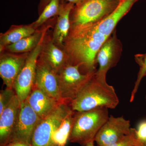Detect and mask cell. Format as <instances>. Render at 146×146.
<instances>
[{"mask_svg": "<svg viewBox=\"0 0 146 146\" xmlns=\"http://www.w3.org/2000/svg\"><path fill=\"white\" fill-rule=\"evenodd\" d=\"M39 56L56 74L68 63L65 50L55 44L52 39L47 41L45 39Z\"/></svg>", "mask_w": 146, "mask_h": 146, "instance_id": "obj_16", "label": "cell"}, {"mask_svg": "<svg viewBox=\"0 0 146 146\" xmlns=\"http://www.w3.org/2000/svg\"><path fill=\"white\" fill-rule=\"evenodd\" d=\"M122 51V44L117 38L115 29L98 51L96 62L99 67L96 73L106 76L108 70L117 65Z\"/></svg>", "mask_w": 146, "mask_h": 146, "instance_id": "obj_9", "label": "cell"}, {"mask_svg": "<svg viewBox=\"0 0 146 146\" xmlns=\"http://www.w3.org/2000/svg\"><path fill=\"white\" fill-rule=\"evenodd\" d=\"M108 108H97L83 111H76L69 141L82 145L95 141L99 131L109 118Z\"/></svg>", "mask_w": 146, "mask_h": 146, "instance_id": "obj_3", "label": "cell"}, {"mask_svg": "<svg viewBox=\"0 0 146 146\" xmlns=\"http://www.w3.org/2000/svg\"><path fill=\"white\" fill-rule=\"evenodd\" d=\"M138 1L120 0L117 6L108 17L100 23L94 25L97 31L104 36L109 37L116 29L119 21L128 13Z\"/></svg>", "mask_w": 146, "mask_h": 146, "instance_id": "obj_15", "label": "cell"}, {"mask_svg": "<svg viewBox=\"0 0 146 146\" xmlns=\"http://www.w3.org/2000/svg\"><path fill=\"white\" fill-rule=\"evenodd\" d=\"M75 111H72L62 120L53 136L55 146H65L69 141L74 120Z\"/></svg>", "mask_w": 146, "mask_h": 146, "instance_id": "obj_20", "label": "cell"}, {"mask_svg": "<svg viewBox=\"0 0 146 146\" xmlns=\"http://www.w3.org/2000/svg\"><path fill=\"white\" fill-rule=\"evenodd\" d=\"M108 37L99 32L94 25L70 28L63 45L68 63L80 65L86 72H96L97 53Z\"/></svg>", "mask_w": 146, "mask_h": 146, "instance_id": "obj_1", "label": "cell"}, {"mask_svg": "<svg viewBox=\"0 0 146 146\" xmlns=\"http://www.w3.org/2000/svg\"><path fill=\"white\" fill-rule=\"evenodd\" d=\"M86 146H95L94 145V142H91L86 144Z\"/></svg>", "mask_w": 146, "mask_h": 146, "instance_id": "obj_30", "label": "cell"}, {"mask_svg": "<svg viewBox=\"0 0 146 146\" xmlns=\"http://www.w3.org/2000/svg\"><path fill=\"white\" fill-rule=\"evenodd\" d=\"M29 54L4 53L0 58V76L6 87L13 88L16 78L24 66Z\"/></svg>", "mask_w": 146, "mask_h": 146, "instance_id": "obj_12", "label": "cell"}, {"mask_svg": "<svg viewBox=\"0 0 146 146\" xmlns=\"http://www.w3.org/2000/svg\"><path fill=\"white\" fill-rule=\"evenodd\" d=\"M51 0H40V4L39 5V11L41 12L46 6L50 3Z\"/></svg>", "mask_w": 146, "mask_h": 146, "instance_id": "obj_27", "label": "cell"}, {"mask_svg": "<svg viewBox=\"0 0 146 146\" xmlns=\"http://www.w3.org/2000/svg\"><path fill=\"white\" fill-rule=\"evenodd\" d=\"M131 128L129 120L123 116H110L96 136L98 146L107 145L116 143L130 133Z\"/></svg>", "mask_w": 146, "mask_h": 146, "instance_id": "obj_10", "label": "cell"}, {"mask_svg": "<svg viewBox=\"0 0 146 146\" xmlns=\"http://www.w3.org/2000/svg\"><path fill=\"white\" fill-rule=\"evenodd\" d=\"M61 0H51L40 13L32 25L35 29L42 25L50 18L57 16L60 10Z\"/></svg>", "mask_w": 146, "mask_h": 146, "instance_id": "obj_21", "label": "cell"}, {"mask_svg": "<svg viewBox=\"0 0 146 146\" xmlns=\"http://www.w3.org/2000/svg\"><path fill=\"white\" fill-rule=\"evenodd\" d=\"M136 130L131 128L130 133L121 140L114 143L102 146H133L139 142L136 138Z\"/></svg>", "mask_w": 146, "mask_h": 146, "instance_id": "obj_24", "label": "cell"}, {"mask_svg": "<svg viewBox=\"0 0 146 146\" xmlns=\"http://www.w3.org/2000/svg\"></svg>", "mask_w": 146, "mask_h": 146, "instance_id": "obj_32", "label": "cell"}, {"mask_svg": "<svg viewBox=\"0 0 146 146\" xmlns=\"http://www.w3.org/2000/svg\"><path fill=\"white\" fill-rule=\"evenodd\" d=\"M21 101L15 95L10 103L0 114V141L5 145L13 132L20 110Z\"/></svg>", "mask_w": 146, "mask_h": 146, "instance_id": "obj_13", "label": "cell"}, {"mask_svg": "<svg viewBox=\"0 0 146 146\" xmlns=\"http://www.w3.org/2000/svg\"><path fill=\"white\" fill-rule=\"evenodd\" d=\"M106 75L96 73L70 103L72 109L77 112L88 111L97 108L114 109L119 103L113 86L107 83Z\"/></svg>", "mask_w": 146, "mask_h": 146, "instance_id": "obj_2", "label": "cell"}, {"mask_svg": "<svg viewBox=\"0 0 146 146\" xmlns=\"http://www.w3.org/2000/svg\"><path fill=\"white\" fill-rule=\"evenodd\" d=\"M41 119L27 100L21 102L16 124L7 143L20 141L31 145L35 129Z\"/></svg>", "mask_w": 146, "mask_h": 146, "instance_id": "obj_8", "label": "cell"}, {"mask_svg": "<svg viewBox=\"0 0 146 146\" xmlns=\"http://www.w3.org/2000/svg\"><path fill=\"white\" fill-rule=\"evenodd\" d=\"M34 86L59 102L61 98L57 74L39 56L36 64Z\"/></svg>", "mask_w": 146, "mask_h": 146, "instance_id": "obj_11", "label": "cell"}, {"mask_svg": "<svg viewBox=\"0 0 146 146\" xmlns=\"http://www.w3.org/2000/svg\"></svg>", "mask_w": 146, "mask_h": 146, "instance_id": "obj_34", "label": "cell"}, {"mask_svg": "<svg viewBox=\"0 0 146 146\" xmlns=\"http://www.w3.org/2000/svg\"><path fill=\"white\" fill-rule=\"evenodd\" d=\"M37 30L32 24L27 25L13 26L0 36V51L3 52L5 48L21 39L33 34Z\"/></svg>", "mask_w": 146, "mask_h": 146, "instance_id": "obj_18", "label": "cell"}, {"mask_svg": "<svg viewBox=\"0 0 146 146\" xmlns=\"http://www.w3.org/2000/svg\"><path fill=\"white\" fill-rule=\"evenodd\" d=\"M133 146H145L144 145L140 142H138L137 144H135V145Z\"/></svg>", "mask_w": 146, "mask_h": 146, "instance_id": "obj_29", "label": "cell"}, {"mask_svg": "<svg viewBox=\"0 0 146 146\" xmlns=\"http://www.w3.org/2000/svg\"><path fill=\"white\" fill-rule=\"evenodd\" d=\"M5 146H31V145L20 141H14L9 142L5 145Z\"/></svg>", "mask_w": 146, "mask_h": 146, "instance_id": "obj_26", "label": "cell"}, {"mask_svg": "<svg viewBox=\"0 0 146 146\" xmlns=\"http://www.w3.org/2000/svg\"></svg>", "mask_w": 146, "mask_h": 146, "instance_id": "obj_33", "label": "cell"}, {"mask_svg": "<svg viewBox=\"0 0 146 146\" xmlns=\"http://www.w3.org/2000/svg\"><path fill=\"white\" fill-rule=\"evenodd\" d=\"M135 60L140 67V71L138 74V77L135 86L131 92L130 102H132L134 97L138 91V87L142 78L146 76V53L145 54H138L135 56Z\"/></svg>", "mask_w": 146, "mask_h": 146, "instance_id": "obj_22", "label": "cell"}, {"mask_svg": "<svg viewBox=\"0 0 146 146\" xmlns=\"http://www.w3.org/2000/svg\"><path fill=\"white\" fill-rule=\"evenodd\" d=\"M29 105L41 119L50 114L60 103L34 86L27 99Z\"/></svg>", "mask_w": 146, "mask_h": 146, "instance_id": "obj_14", "label": "cell"}, {"mask_svg": "<svg viewBox=\"0 0 146 146\" xmlns=\"http://www.w3.org/2000/svg\"><path fill=\"white\" fill-rule=\"evenodd\" d=\"M46 30V29L42 31L36 30L33 34L25 37L16 43L7 46L3 51L5 50L9 52L16 53L31 52L39 44Z\"/></svg>", "mask_w": 146, "mask_h": 146, "instance_id": "obj_19", "label": "cell"}, {"mask_svg": "<svg viewBox=\"0 0 146 146\" xmlns=\"http://www.w3.org/2000/svg\"><path fill=\"white\" fill-rule=\"evenodd\" d=\"M16 93L13 88L6 87L0 94V114L10 103Z\"/></svg>", "mask_w": 146, "mask_h": 146, "instance_id": "obj_23", "label": "cell"}, {"mask_svg": "<svg viewBox=\"0 0 146 146\" xmlns=\"http://www.w3.org/2000/svg\"><path fill=\"white\" fill-rule=\"evenodd\" d=\"M75 5L61 0V5L57 16V22L53 34L52 40L59 46H63L71 28L70 15Z\"/></svg>", "mask_w": 146, "mask_h": 146, "instance_id": "obj_17", "label": "cell"}, {"mask_svg": "<svg viewBox=\"0 0 146 146\" xmlns=\"http://www.w3.org/2000/svg\"><path fill=\"white\" fill-rule=\"evenodd\" d=\"M80 67L68 63L57 74L61 98L64 102L70 103L96 73H82Z\"/></svg>", "mask_w": 146, "mask_h": 146, "instance_id": "obj_5", "label": "cell"}, {"mask_svg": "<svg viewBox=\"0 0 146 146\" xmlns=\"http://www.w3.org/2000/svg\"><path fill=\"white\" fill-rule=\"evenodd\" d=\"M136 138L139 142L146 145V121H144L139 124L136 130Z\"/></svg>", "mask_w": 146, "mask_h": 146, "instance_id": "obj_25", "label": "cell"}, {"mask_svg": "<svg viewBox=\"0 0 146 146\" xmlns=\"http://www.w3.org/2000/svg\"><path fill=\"white\" fill-rule=\"evenodd\" d=\"M120 0H85L75 5L70 15L71 28L95 25L108 17Z\"/></svg>", "mask_w": 146, "mask_h": 146, "instance_id": "obj_4", "label": "cell"}, {"mask_svg": "<svg viewBox=\"0 0 146 146\" xmlns=\"http://www.w3.org/2000/svg\"><path fill=\"white\" fill-rule=\"evenodd\" d=\"M46 33L42 36L36 48L29 54L25 64L13 84V89L21 102L27 99L34 87L36 64L42 51Z\"/></svg>", "mask_w": 146, "mask_h": 146, "instance_id": "obj_7", "label": "cell"}, {"mask_svg": "<svg viewBox=\"0 0 146 146\" xmlns=\"http://www.w3.org/2000/svg\"><path fill=\"white\" fill-rule=\"evenodd\" d=\"M62 1L65 2L71 3L74 4L75 5H76L83 2L85 0H62Z\"/></svg>", "mask_w": 146, "mask_h": 146, "instance_id": "obj_28", "label": "cell"}, {"mask_svg": "<svg viewBox=\"0 0 146 146\" xmlns=\"http://www.w3.org/2000/svg\"><path fill=\"white\" fill-rule=\"evenodd\" d=\"M144 146H146V145H144Z\"/></svg>", "mask_w": 146, "mask_h": 146, "instance_id": "obj_31", "label": "cell"}, {"mask_svg": "<svg viewBox=\"0 0 146 146\" xmlns=\"http://www.w3.org/2000/svg\"><path fill=\"white\" fill-rule=\"evenodd\" d=\"M73 111L70 104L63 102L50 114L42 119L35 129L31 146H55L53 143L54 133L64 118Z\"/></svg>", "mask_w": 146, "mask_h": 146, "instance_id": "obj_6", "label": "cell"}]
</instances>
